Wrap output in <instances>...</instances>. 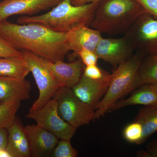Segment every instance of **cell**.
I'll use <instances>...</instances> for the list:
<instances>
[{"label": "cell", "instance_id": "cell-24", "mask_svg": "<svg viewBox=\"0 0 157 157\" xmlns=\"http://www.w3.org/2000/svg\"><path fill=\"white\" fill-rule=\"evenodd\" d=\"M83 75L88 78L100 81L109 80L110 74L99 68L97 65L86 66Z\"/></svg>", "mask_w": 157, "mask_h": 157}, {"label": "cell", "instance_id": "cell-2", "mask_svg": "<svg viewBox=\"0 0 157 157\" xmlns=\"http://www.w3.org/2000/svg\"><path fill=\"white\" fill-rule=\"evenodd\" d=\"M100 2L76 6L72 4L71 0H62L45 14L22 16L17 22L19 24H38L55 32L67 33L79 26L90 25Z\"/></svg>", "mask_w": 157, "mask_h": 157}, {"label": "cell", "instance_id": "cell-15", "mask_svg": "<svg viewBox=\"0 0 157 157\" xmlns=\"http://www.w3.org/2000/svg\"><path fill=\"white\" fill-rule=\"evenodd\" d=\"M8 140L6 149L12 157H31L28 138L21 121L16 117L14 123L7 129Z\"/></svg>", "mask_w": 157, "mask_h": 157}, {"label": "cell", "instance_id": "cell-21", "mask_svg": "<svg viewBox=\"0 0 157 157\" xmlns=\"http://www.w3.org/2000/svg\"><path fill=\"white\" fill-rule=\"evenodd\" d=\"M21 106L19 101H11L0 104V129L7 130L13 124Z\"/></svg>", "mask_w": 157, "mask_h": 157}, {"label": "cell", "instance_id": "cell-28", "mask_svg": "<svg viewBox=\"0 0 157 157\" xmlns=\"http://www.w3.org/2000/svg\"><path fill=\"white\" fill-rule=\"evenodd\" d=\"M139 156L157 157V138L150 143L146 151L139 152Z\"/></svg>", "mask_w": 157, "mask_h": 157}, {"label": "cell", "instance_id": "cell-9", "mask_svg": "<svg viewBox=\"0 0 157 157\" xmlns=\"http://www.w3.org/2000/svg\"><path fill=\"white\" fill-rule=\"evenodd\" d=\"M134 50L131 42L124 36L118 39L102 38L95 52L99 59L117 67L132 56Z\"/></svg>", "mask_w": 157, "mask_h": 157}, {"label": "cell", "instance_id": "cell-16", "mask_svg": "<svg viewBox=\"0 0 157 157\" xmlns=\"http://www.w3.org/2000/svg\"><path fill=\"white\" fill-rule=\"evenodd\" d=\"M31 90V83L28 80L0 76V103L28 100Z\"/></svg>", "mask_w": 157, "mask_h": 157}, {"label": "cell", "instance_id": "cell-3", "mask_svg": "<svg viewBox=\"0 0 157 157\" xmlns=\"http://www.w3.org/2000/svg\"><path fill=\"white\" fill-rule=\"evenodd\" d=\"M145 12L136 0H102L90 26L101 33H122Z\"/></svg>", "mask_w": 157, "mask_h": 157}, {"label": "cell", "instance_id": "cell-13", "mask_svg": "<svg viewBox=\"0 0 157 157\" xmlns=\"http://www.w3.org/2000/svg\"><path fill=\"white\" fill-rule=\"evenodd\" d=\"M109 80H94L83 74L78 82L71 89L78 99L95 110L107 92Z\"/></svg>", "mask_w": 157, "mask_h": 157}, {"label": "cell", "instance_id": "cell-30", "mask_svg": "<svg viewBox=\"0 0 157 157\" xmlns=\"http://www.w3.org/2000/svg\"><path fill=\"white\" fill-rule=\"evenodd\" d=\"M102 0H71V3L74 6H82L89 3L97 2Z\"/></svg>", "mask_w": 157, "mask_h": 157}, {"label": "cell", "instance_id": "cell-12", "mask_svg": "<svg viewBox=\"0 0 157 157\" xmlns=\"http://www.w3.org/2000/svg\"><path fill=\"white\" fill-rule=\"evenodd\" d=\"M41 61L55 76L61 87L72 88L81 78L83 63L80 59L70 63L62 60L53 62L42 58Z\"/></svg>", "mask_w": 157, "mask_h": 157}, {"label": "cell", "instance_id": "cell-14", "mask_svg": "<svg viewBox=\"0 0 157 157\" xmlns=\"http://www.w3.org/2000/svg\"><path fill=\"white\" fill-rule=\"evenodd\" d=\"M100 31L85 25L79 26L67 33V42L70 51H73L75 56L82 49L95 51L103 37Z\"/></svg>", "mask_w": 157, "mask_h": 157}, {"label": "cell", "instance_id": "cell-18", "mask_svg": "<svg viewBox=\"0 0 157 157\" xmlns=\"http://www.w3.org/2000/svg\"><path fill=\"white\" fill-rule=\"evenodd\" d=\"M30 72L23 58H0V76L23 80Z\"/></svg>", "mask_w": 157, "mask_h": 157}, {"label": "cell", "instance_id": "cell-8", "mask_svg": "<svg viewBox=\"0 0 157 157\" xmlns=\"http://www.w3.org/2000/svg\"><path fill=\"white\" fill-rule=\"evenodd\" d=\"M26 117L33 120L37 125L49 131L59 139L71 140L77 130L60 116L57 101L53 98L41 108L33 111L29 110Z\"/></svg>", "mask_w": 157, "mask_h": 157}, {"label": "cell", "instance_id": "cell-27", "mask_svg": "<svg viewBox=\"0 0 157 157\" xmlns=\"http://www.w3.org/2000/svg\"><path fill=\"white\" fill-rule=\"evenodd\" d=\"M146 12L157 17V0H136Z\"/></svg>", "mask_w": 157, "mask_h": 157}, {"label": "cell", "instance_id": "cell-19", "mask_svg": "<svg viewBox=\"0 0 157 157\" xmlns=\"http://www.w3.org/2000/svg\"><path fill=\"white\" fill-rule=\"evenodd\" d=\"M142 127V144L157 132V106H145L139 110L135 119Z\"/></svg>", "mask_w": 157, "mask_h": 157}, {"label": "cell", "instance_id": "cell-17", "mask_svg": "<svg viewBox=\"0 0 157 157\" xmlns=\"http://www.w3.org/2000/svg\"><path fill=\"white\" fill-rule=\"evenodd\" d=\"M140 86L138 89L134 90L128 98L118 101L110 112L132 105L157 106V93L153 89L151 84H143Z\"/></svg>", "mask_w": 157, "mask_h": 157}, {"label": "cell", "instance_id": "cell-23", "mask_svg": "<svg viewBox=\"0 0 157 157\" xmlns=\"http://www.w3.org/2000/svg\"><path fill=\"white\" fill-rule=\"evenodd\" d=\"M78 151L73 147L70 140L60 139L50 157H76Z\"/></svg>", "mask_w": 157, "mask_h": 157}, {"label": "cell", "instance_id": "cell-10", "mask_svg": "<svg viewBox=\"0 0 157 157\" xmlns=\"http://www.w3.org/2000/svg\"><path fill=\"white\" fill-rule=\"evenodd\" d=\"M62 0H4L0 2V21L8 17L24 14L32 16L55 6Z\"/></svg>", "mask_w": 157, "mask_h": 157}, {"label": "cell", "instance_id": "cell-4", "mask_svg": "<svg viewBox=\"0 0 157 157\" xmlns=\"http://www.w3.org/2000/svg\"><path fill=\"white\" fill-rule=\"evenodd\" d=\"M144 55L140 52L132 56L110 74L107 92L95 110V120L104 116L123 97L140 86L138 71Z\"/></svg>", "mask_w": 157, "mask_h": 157}, {"label": "cell", "instance_id": "cell-7", "mask_svg": "<svg viewBox=\"0 0 157 157\" xmlns=\"http://www.w3.org/2000/svg\"><path fill=\"white\" fill-rule=\"evenodd\" d=\"M124 36L134 48L144 55L157 54V17L144 12L126 32Z\"/></svg>", "mask_w": 157, "mask_h": 157}, {"label": "cell", "instance_id": "cell-1", "mask_svg": "<svg viewBox=\"0 0 157 157\" xmlns=\"http://www.w3.org/2000/svg\"><path fill=\"white\" fill-rule=\"evenodd\" d=\"M0 37L16 49L28 51L52 62L63 61L70 51L67 33L55 32L38 24L0 21Z\"/></svg>", "mask_w": 157, "mask_h": 157}, {"label": "cell", "instance_id": "cell-26", "mask_svg": "<svg viewBox=\"0 0 157 157\" xmlns=\"http://www.w3.org/2000/svg\"><path fill=\"white\" fill-rule=\"evenodd\" d=\"M78 56L86 66L97 65L98 58L95 51L82 48L78 54Z\"/></svg>", "mask_w": 157, "mask_h": 157}, {"label": "cell", "instance_id": "cell-6", "mask_svg": "<svg viewBox=\"0 0 157 157\" xmlns=\"http://www.w3.org/2000/svg\"><path fill=\"white\" fill-rule=\"evenodd\" d=\"M58 102L59 114L74 128L89 124L95 120V110L78 99L72 89L60 87L53 98Z\"/></svg>", "mask_w": 157, "mask_h": 157}, {"label": "cell", "instance_id": "cell-5", "mask_svg": "<svg viewBox=\"0 0 157 157\" xmlns=\"http://www.w3.org/2000/svg\"><path fill=\"white\" fill-rule=\"evenodd\" d=\"M23 59L33 74L39 90V95L34 102L30 111L43 107L61 87L52 73L42 63L41 57L27 50H21Z\"/></svg>", "mask_w": 157, "mask_h": 157}, {"label": "cell", "instance_id": "cell-32", "mask_svg": "<svg viewBox=\"0 0 157 157\" xmlns=\"http://www.w3.org/2000/svg\"><path fill=\"white\" fill-rule=\"evenodd\" d=\"M153 89L157 93V84H151Z\"/></svg>", "mask_w": 157, "mask_h": 157}, {"label": "cell", "instance_id": "cell-33", "mask_svg": "<svg viewBox=\"0 0 157 157\" xmlns=\"http://www.w3.org/2000/svg\"><path fill=\"white\" fill-rule=\"evenodd\" d=\"M0 104H1V103H0Z\"/></svg>", "mask_w": 157, "mask_h": 157}, {"label": "cell", "instance_id": "cell-29", "mask_svg": "<svg viewBox=\"0 0 157 157\" xmlns=\"http://www.w3.org/2000/svg\"><path fill=\"white\" fill-rule=\"evenodd\" d=\"M8 140V131L6 129H0V149L6 148Z\"/></svg>", "mask_w": 157, "mask_h": 157}, {"label": "cell", "instance_id": "cell-22", "mask_svg": "<svg viewBox=\"0 0 157 157\" xmlns=\"http://www.w3.org/2000/svg\"><path fill=\"white\" fill-rule=\"evenodd\" d=\"M123 135L128 142L140 144L142 137V126L138 122L134 121L124 128Z\"/></svg>", "mask_w": 157, "mask_h": 157}, {"label": "cell", "instance_id": "cell-25", "mask_svg": "<svg viewBox=\"0 0 157 157\" xmlns=\"http://www.w3.org/2000/svg\"><path fill=\"white\" fill-rule=\"evenodd\" d=\"M0 58H23V54L0 37Z\"/></svg>", "mask_w": 157, "mask_h": 157}, {"label": "cell", "instance_id": "cell-31", "mask_svg": "<svg viewBox=\"0 0 157 157\" xmlns=\"http://www.w3.org/2000/svg\"><path fill=\"white\" fill-rule=\"evenodd\" d=\"M0 157H12V156L6 148L0 149Z\"/></svg>", "mask_w": 157, "mask_h": 157}, {"label": "cell", "instance_id": "cell-20", "mask_svg": "<svg viewBox=\"0 0 157 157\" xmlns=\"http://www.w3.org/2000/svg\"><path fill=\"white\" fill-rule=\"evenodd\" d=\"M140 86L143 84H157V54L150 55L143 59L138 71Z\"/></svg>", "mask_w": 157, "mask_h": 157}, {"label": "cell", "instance_id": "cell-11", "mask_svg": "<svg viewBox=\"0 0 157 157\" xmlns=\"http://www.w3.org/2000/svg\"><path fill=\"white\" fill-rule=\"evenodd\" d=\"M28 138L31 156L50 157L59 139L49 131L38 125L25 127Z\"/></svg>", "mask_w": 157, "mask_h": 157}]
</instances>
